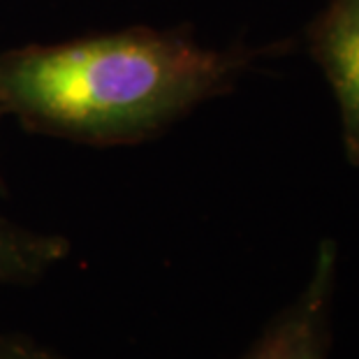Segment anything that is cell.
<instances>
[{
    "label": "cell",
    "instance_id": "277c9868",
    "mask_svg": "<svg viewBox=\"0 0 359 359\" xmlns=\"http://www.w3.org/2000/svg\"><path fill=\"white\" fill-rule=\"evenodd\" d=\"M63 234L30 230L0 216V285H35L70 255Z\"/></svg>",
    "mask_w": 359,
    "mask_h": 359
},
{
    "label": "cell",
    "instance_id": "7a4b0ae2",
    "mask_svg": "<svg viewBox=\"0 0 359 359\" xmlns=\"http://www.w3.org/2000/svg\"><path fill=\"white\" fill-rule=\"evenodd\" d=\"M339 246L323 241L306 287L250 343L239 359H327L332 346V304Z\"/></svg>",
    "mask_w": 359,
    "mask_h": 359
},
{
    "label": "cell",
    "instance_id": "6da1fadb",
    "mask_svg": "<svg viewBox=\"0 0 359 359\" xmlns=\"http://www.w3.org/2000/svg\"><path fill=\"white\" fill-rule=\"evenodd\" d=\"M255 49H209L186 30L126 28L0 53V109L33 133L140 144L227 93Z\"/></svg>",
    "mask_w": 359,
    "mask_h": 359
},
{
    "label": "cell",
    "instance_id": "8992f818",
    "mask_svg": "<svg viewBox=\"0 0 359 359\" xmlns=\"http://www.w3.org/2000/svg\"><path fill=\"white\" fill-rule=\"evenodd\" d=\"M0 116H5V114H3V109H0ZM0 186H3V183H0Z\"/></svg>",
    "mask_w": 359,
    "mask_h": 359
},
{
    "label": "cell",
    "instance_id": "5b68a950",
    "mask_svg": "<svg viewBox=\"0 0 359 359\" xmlns=\"http://www.w3.org/2000/svg\"><path fill=\"white\" fill-rule=\"evenodd\" d=\"M0 359H70L30 334H0Z\"/></svg>",
    "mask_w": 359,
    "mask_h": 359
},
{
    "label": "cell",
    "instance_id": "3957f363",
    "mask_svg": "<svg viewBox=\"0 0 359 359\" xmlns=\"http://www.w3.org/2000/svg\"><path fill=\"white\" fill-rule=\"evenodd\" d=\"M306 44L334 90L346 156L359 167V0H327L306 28Z\"/></svg>",
    "mask_w": 359,
    "mask_h": 359
}]
</instances>
